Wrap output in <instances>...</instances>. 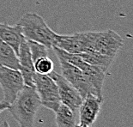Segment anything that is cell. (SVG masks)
Wrapping results in <instances>:
<instances>
[{
  "label": "cell",
  "mask_w": 133,
  "mask_h": 127,
  "mask_svg": "<svg viewBox=\"0 0 133 127\" xmlns=\"http://www.w3.org/2000/svg\"><path fill=\"white\" fill-rule=\"evenodd\" d=\"M0 66L19 70V58L14 49L0 39Z\"/></svg>",
  "instance_id": "cell-14"
},
{
  "label": "cell",
  "mask_w": 133,
  "mask_h": 127,
  "mask_svg": "<svg viewBox=\"0 0 133 127\" xmlns=\"http://www.w3.org/2000/svg\"><path fill=\"white\" fill-rule=\"evenodd\" d=\"M0 127H10V126L9 123H8L7 121H4V122L0 125Z\"/></svg>",
  "instance_id": "cell-20"
},
{
  "label": "cell",
  "mask_w": 133,
  "mask_h": 127,
  "mask_svg": "<svg viewBox=\"0 0 133 127\" xmlns=\"http://www.w3.org/2000/svg\"><path fill=\"white\" fill-rule=\"evenodd\" d=\"M79 56L86 62L87 64L91 65L97 66L99 68L102 69L105 71H107L109 68L112 65L115 58L110 57V56L101 54L95 51H89L86 52L79 53Z\"/></svg>",
  "instance_id": "cell-13"
},
{
  "label": "cell",
  "mask_w": 133,
  "mask_h": 127,
  "mask_svg": "<svg viewBox=\"0 0 133 127\" xmlns=\"http://www.w3.org/2000/svg\"><path fill=\"white\" fill-rule=\"evenodd\" d=\"M41 100L35 87L24 85L8 110L20 127H34Z\"/></svg>",
  "instance_id": "cell-1"
},
{
  "label": "cell",
  "mask_w": 133,
  "mask_h": 127,
  "mask_svg": "<svg viewBox=\"0 0 133 127\" xmlns=\"http://www.w3.org/2000/svg\"><path fill=\"white\" fill-rule=\"evenodd\" d=\"M80 70L84 73L85 77L94 88L97 96L102 97V88L106 79L107 71L97 66L91 65L87 63H85Z\"/></svg>",
  "instance_id": "cell-12"
},
{
  "label": "cell",
  "mask_w": 133,
  "mask_h": 127,
  "mask_svg": "<svg viewBox=\"0 0 133 127\" xmlns=\"http://www.w3.org/2000/svg\"><path fill=\"white\" fill-rule=\"evenodd\" d=\"M17 24L21 27L22 35L27 41L39 42L48 49L54 45L58 34L48 26L41 16L33 12L25 13Z\"/></svg>",
  "instance_id": "cell-2"
},
{
  "label": "cell",
  "mask_w": 133,
  "mask_h": 127,
  "mask_svg": "<svg viewBox=\"0 0 133 127\" xmlns=\"http://www.w3.org/2000/svg\"><path fill=\"white\" fill-rule=\"evenodd\" d=\"M91 51L116 58L124 46V39L112 29L102 32H89Z\"/></svg>",
  "instance_id": "cell-3"
},
{
  "label": "cell",
  "mask_w": 133,
  "mask_h": 127,
  "mask_svg": "<svg viewBox=\"0 0 133 127\" xmlns=\"http://www.w3.org/2000/svg\"><path fill=\"white\" fill-rule=\"evenodd\" d=\"M33 82L34 87L41 100V106L55 112L60 106L61 101L58 86L53 79L48 75L35 73Z\"/></svg>",
  "instance_id": "cell-4"
},
{
  "label": "cell",
  "mask_w": 133,
  "mask_h": 127,
  "mask_svg": "<svg viewBox=\"0 0 133 127\" xmlns=\"http://www.w3.org/2000/svg\"><path fill=\"white\" fill-rule=\"evenodd\" d=\"M19 70L21 72L24 82V85L34 87V76L35 74L34 62L31 56V52L25 38L22 39L20 45L19 52Z\"/></svg>",
  "instance_id": "cell-10"
},
{
  "label": "cell",
  "mask_w": 133,
  "mask_h": 127,
  "mask_svg": "<svg viewBox=\"0 0 133 127\" xmlns=\"http://www.w3.org/2000/svg\"><path fill=\"white\" fill-rule=\"evenodd\" d=\"M75 127H89V126L85 125V124H83V123H80V122H79L78 124H76Z\"/></svg>",
  "instance_id": "cell-19"
},
{
  "label": "cell",
  "mask_w": 133,
  "mask_h": 127,
  "mask_svg": "<svg viewBox=\"0 0 133 127\" xmlns=\"http://www.w3.org/2000/svg\"><path fill=\"white\" fill-rule=\"evenodd\" d=\"M27 43L29 45L33 62H35L39 58L48 56V48L46 46L39 43V42L32 41H27Z\"/></svg>",
  "instance_id": "cell-17"
},
{
  "label": "cell",
  "mask_w": 133,
  "mask_h": 127,
  "mask_svg": "<svg viewBox=\"0 0 133 127\" xmlns=\"http://www.w3.org/2000/svg\"><path fill=\"white\" fill-rule=\"evenodd\" d=\"M9 106H10V104L9 103L5 102L4 101H0V113H1V112H3L4 111H5V110H8Z\"/></svg>",
  "instance_id": "cell-18"
},
{
  "label": "cell",
  "mask_w": 133,
  "mask_h": 127,
  "mask_svg": "<svg viewBox=\"0 0 133 127\" xmlns=\"http://www.w3.org/2000/svg\"><path fill=\"white\" fill-rule=\"evenodd\" d=\"M0 87L4 93L3 101L10 105L24 87L23 78L20 70L0 66Z\"/></svg>",
  "instance_id": "cell-5"
},
{
  "label": "cell",
  "mask_w": 133,
  "mask_h": 127,
  "mask_svg": "<svg viewBox=\"0 0 133 127\" xmlns=\"http://www.w3.org/2000/svg\"><path fill=\"white\" fill-rule=\"evenodd\" d=\"M48 76H50L57 84L61 103L70 108L76 114L77 113L78 108L83 101V97L79 92L63 76L55 72L54 70Z\"/></svg>",
  "instance_id": "cell-8"
},
{
  "label": "cell",
  "mask_w": 133,
  "mask_h": 127,
  "mask_svg": "<svg viewBox=\"0 0 133 127\" xmlns=\"http://www.w3.org/2000/svg\"><path fill=\"white\" fill-rule=\"evenodd\" d=\"M55 115L57 127H75L76 113L64 104H60Z\"/></svg>",
  "instance_id": "cell-15"
},
{
  "label": "cell",
  "mask_w": 133,
  "mask_h": 127,
  "mask_svg": "<svg viewBox=\"0 0 133 127\" xmlns=\"http://www.w3.org/2000/svg\"><path fill=\"white\" fill-rule=\"evenodd\" d=\"M102 103L103 97L94 95H89L84 97L77 111L80 123H83L89 126L92 125L100 113Z\"/></svg>",
  "instance_id": "cell-9"
},
{
  "label": "cell",
  "mask_w": 133,
  "mask_h": 127,
  "mask_svg": "<svg viewBox=\"0 0 133 127\" xmlns=\"http://www.w3.org/2000/svg\"><path fill=\"white\" fill-rule=\"evenodd\" d=\"M58 61L62 72L61 75L77 90L83 99L89 95H97L82 70L69 63H66L65 61L60 59H58Z\"/></svg>",
  "instance_id": "cell-6"
},
{
  "label": "cell",
  "mask_w": 133,
  "mask_h": 127,
  "mask_svg": "<svg viewBox=\"0 0 133 127\" xmlns=\"http://www.w3.org/2000/svg\"><path fill=\"white\" fill-rule=\"evenodd\" d=\"M24 36L22 33L21 27L18 24L14 26L0 22V39L10 46L18 56L20 45Z\"/></svg>",
  "instance_id": "cell-11"
},
{
  "label": "cell",
  "mask_w": 133,
  "mask_h": 127,
  "mask_svg": "<svg viewBox=\"0 0 133 127\" xmlns=\"http://www.w3.org/2000/svg\"><path fill=\"white\" fill-rule=\"evenodd\" d=\"M52 46H57L67 52L75 54L91 51L89 32L75 33L72 35H57Z\"/></svg>",
  "instance_id": "cell-7"
},
{
  "label": "cell",
  "mask_w": 133,
  "mask_h": 127,
  "mask_svg": "<svg viewBox=\"0 0 133 127\" xmlns=\"http://www.w3.org/2000/svg\"><path fill=\"white\" fill-rule=\"evenodd\" d=\"M34 67L35 72L41 75H49L54 70V64L48 56L36 59L34 62Z\"/></svg>",
  "instance_id": "cell-16"
}]
</instances>
